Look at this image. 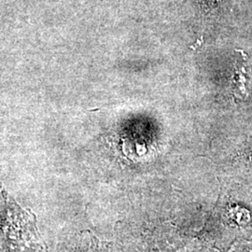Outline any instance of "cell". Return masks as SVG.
<instances>
[{
  "instance_id": "6da1fadb",
  "label": "cell",
  "mask_w": 252,
  "mask_h": 252,
  "mask_svg": "<svg viewBox=\"0 0 252 252\" xmlns=\"http://www.w3.org/2000/svg\"><path fill=\"white\" fill-rule=\"evenodd\" d=\"M245 54L242 53L241 60H238L234 66V77H233V93L234 97L237 99L244 100L248 97L247 92V62L244 58Z\"/></svg>"
}]
</instances>
